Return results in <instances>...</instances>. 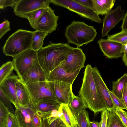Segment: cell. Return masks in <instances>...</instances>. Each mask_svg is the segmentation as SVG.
<instances>
[{"instance_id":"obj_1","label":"cell","mask_w":127,"mask_h":127,"mask_svg":"<svg viewBox=\"0 0 127 127\" xmlns=\"http://www.w3.org/2000/svg\"><path fill=\"white\" fill-rule=\"evenodd\" d=\"M92 68L90 64L86 66L82 86L78 93L79 95L84 100L88 108L95 115L107 109L96 86L92 74Z\"/></svg>"},{"instance_id":"obj_2","label":"cell","mask_w":127,"mask_h":127,"mask_svg":"<svg viewBox=\"0 0 127 127\" xmlns=\"http://www.w3.org/2000/svg\"><path fill=\"white\" fill-rule=\"evenodd\" d=\"M73 48L67 43H50L37 51L39 63L49 73L65 61L66 54Z\"/></svg>"},{"instance_id":"obj_3","label":"cell","mask_w":127,"mask_h":127,"mask_svg":"<svg viewBox=\"0 0 127 127\" xmlns=\"http://www.w3.org/2000/svg\"><path fill=\"white\" fill-rule=\"evenodd\" d=\"M97 34L96 29L84 22L73 21L66 28L64 35L67 43L77 47L93 41Z\"/></svg>"},{"instance_id":"obj_4","label":"cell","mask_w":127,"mask_h":127,"mask_svg":"<svg viewBox=\"0 0 127 127\" xmlns=\"http://www.w3.org/2000/svg\"><path fill=\"white\" fill-rule=\"evenodd\" d=\"M34 31L19 29L8 38L2 49L6 56L13 58L31 48Z\"/></svg>"},{"instance_id":"obj_5","label":"cell","mask_w":127,"mask_h":127,"mask_svg":"<svg viewBox=\"0 0 127 127\" xmlns=\"http://www.w3.org/2000/svg\"><path fill=\"white\" fill-rule=\"evenodd\" d=\"M50 3L66 8L81 17L100 23L101 19L92 9L85 7L74 0H50Z\"/></svg>"},{"instance_id":"obj_6","label":"cell","mask_w":127,"mask_h":127,"mask_svg":"<svg viewBox=\"0 0 127 127\" xmlns=\"http://www.w3.org/2000/svg\"><path fill=\"white\" fill-rule=\"evenodd\" d=\"M37 52L32 49H28L13 58L15 70L21 78L38 60Z\"/></svg>"},{"instance_id":"obj_7","label":"cell","mask_w":127,"mask_h":127,"mask_svg":"<svg viewBox=\"0 0 127 127\" xmlns=\"http://www.w3.org/2000/svg\"><path fill=\"white\" fill-rule=\"evenodd\" d=\"M59 19V16L55 14L54 10L49 6L45 9L35 23L33 28L36 31L51 33L56 30Z\"/></svg>"},{"instance_id":"obj_8","label":"cell","mask_w":127,"mask_h":127,"mask_svg":"<svg viewBox=\"0 0 127 127\" xmlns=\"http://www.w3.org/2000/svg\"><path fill=\"white\" fill-rule=\"evenodd\" d=\"M86 56L79 47H73L66 54L64 67L68 73H73L85 67Z\"/></svg>"},{"instance_id":"obj_9","label":"cell","mask_w":127,"mask_h":127,"mask_svg":"<svg viewBox=\"0 0 127 127\" xmlns=\"http://www.w3.org/2000/svg\"><path fill=\"white\" fill-rule=\"evenodd\" d=\"M27 86L33 105L46 99L57 100L47 81L35 82Z\"/></svg>"},{"instance_id":"obj_10","label":"cell","mask_w":127,"mask_h":127,"mask_svg":"<svg viewBox=\"0 0 127 127\" xmlns=\"http://www.w3.org/2000/svg\"><path fill=\"white\" fill-rule=\"evenodd\" d=\"M57 100L61 104L69 105L74 95L71 85L60 81L48 82Z\"/></svg>"},{"instance_id":"obj_11","label":"cell","mask_w":127,"mask_h":127,"mask_svg":"<svg viewBox=\"0 0 127 127\" xmlns=\"http://www.w3.org/2000/svg\"><path fill=\"white\" fill-rule=\"evenodd\" d=\"M50 0H16L13 8L15 14L20 17L22 15L49 6Z\"/></svg>"},{"instance_id":"obj_12","label":"cell","mask_w":127,"mask_h":127,"mask_svg":"<svg viewBox=\"0 0 127 127\" xmlns=\"http://www.w3.org/2000/svg\"><path fill=\"white\" fill-rule=\"evenodd\" d=\"M92 74L97 90L106 105L107 110L110 111L115 108L108 89L97 67L92 68Z\"/></svg>"},{"instance_id":"obj_13","label":"cell","mask_w":127,"mask_h":127,"mask_svg":"<svg viewBox=\"0 0 127 127\" xmlns=\"http://www.w3.org/2000/svg\"><path fill=\"white\" fill-rule=\"evenodd\" d=\"M49 73L42 68L38 60L35 62L31 68L20 78L27 85L35 82L47 81Z\"/></svg>"},{"instance_id":"obj_14","label":"cell","mask_w":127,"mask_h":127,"mask_svg":"<svg viewBox=\"0 0 127 127\" xmlns=\"http://www.w3.org/2000/svg\"><path fill=\"white\" fill-rule=\"evenodd\" d=\"M125 14V11L122 9L121 6H118L105 15L103 20L102 37L108 36V32L119 21L123 20Z\"/></svg>"},{"instance_id":"obj_15","label":"cell","mask_w":127,"mask_h":127,"mask_svg":"<svg viewBox=\"0 0 127 127\" xmlns=\"http://www.w3.org/2000/svg\"><path fill=\"white\" fill-rule=\"evenodd\" d=\"M15 113L20 126L24 127H34L33 123V119L36 111L34 106L22 105L16 104Z\"/></svg>"},{"instance_id":"obj_16","label":"cell","mask_w":127,"mask_h":127,"mask_svg":"<svg viewBox=\"0 0 127 127\" xmlns=\"http://www.w3.org/2000/svg\"><path fill=\"white\" fill-rule=\"evenodd\" d=\"M64 62L49 73L47 81H60L72 85L81 69L73 73H67L64 66Z\"/></svg>"},{"instance_id":"obj_17","label":"cell","mask_w":127,"mask_h":127,"mask_svg":"<svg viewBox=\"0 0 127 127\" xmlns=\"http://www.w3.org/2000/svg\"><path fill=\"white\" fill-rule=\"evenodd\" d=\"M97 43L104 55L108 58H116L122 57L121 50L123 45L121 44L103 38L100 39Z\"/></svg>"},{"instance_id":"obj_18","label":"cell","mask_w":127,"mask_h":127,"mask_svg":"<svg viewBox=\"0 0 127 127\" xmlns=\"http://www.w3.org/2000/svg\"><path fill=\"white\" fill-rule=\"evenodd\" d=\"M20 78L17 75H11L0 84V89L14 105L19 104L16 95V83Z\"/></svg>"},{"instance_id":"obj_19","label":"cell","mask_w":127,"mask_h":127,"mask_svg":"<svg viewBox=\"0 0 127 127\" xmlns=\"http://www.w3.org/2000/svg\"><path fill=\"white\" fill-rule=\"evenodd\" d=\"M17 96L19 104L34 106L27 86L20 78L16 83Z\"/></svg>"},{"instance_id":"obj_20","label":"cell","mask_w":127,"mask_h":127,"mask_svg":"<svg viewBox=\"0 0 127 127\" xmlns=\"http://www.w3.org/2000/svg\"><path fill=\"white\" fill-rule=\"evenodd\" d=\"M116 1V0H93L94 10L98 15H105L111 10Z\"/></svg>"},{"instance_id":"obj_21","label":"cell","mask_w":127,"mask_h":127,"mask_svg":"<svg viewBox=\"0 0 127 127\" xmlns=\"http://www.w3.org/2000/svg\"><path fill=\"white\" fill-rule=\"evenodd\" d=\"M61 104L57 100L48 98L39 101L34 106L36 111L46 112L58 110Z\"/></svg>"},{"instance_id":"obj_22","label":"cell","mask_w":127,"mask_h":127,"mask_svg":"<svg viewBox=\"0 0 127 127\" xmlns=\"http://www.w3.org/2000/svg\"><path fill=\"white\" fill-rule=\"evenodd\" d=\"M69 105L76 119L79 115L88 108L87 105L83 99L74 95Z\"/></svg>"},{"instance_id":"obj_23","label":"cell","mask_w":127,"mask_h":127,"mask_svg":"<svg viewBox=\"0 0 127 127\" xmlns=\"http://www.w3.org/2000/svg\"><path fill=\"white\" fill-rule=\"evenodd\" d=\"M60 107L64 117V120L63 122L66 127H77V120L70 108L68 104L62 103Z\"/></svg>"},{"instance_id":"obj_24","label":"cell","mask_w":127,"mask_h":127,"mask_svg":"<svg viewBox=\"0 0 127 127\" xmlns=\"http://www.w3.org/2000/svg\"><path fill=\"white\" fill-rule=\"evenodd\" d=\"M127 83V74L125 73L116 81L112 82V89L111 91L117 97L121 99Z\"/></svg>"},{"instance_id":"obj_25","label":"cell","mask_w":127,"mask_h":127,"mask_svg":"<svg viewBox=\"0 0 127 127\" xmlns=\"http://www.w3.org/2000/svg\"><path fill=\"white\" fill-rule=\"evenodd\" d=\"M48 34V33L44 32L37 31H34L31 49L37 52L42 48L44 44V39Z\"/></svg>"},{"instance_id":"obj_26","label":"cell","mask_w":127,"mask_h":127,"mask_svg":"<svg viewBox=\"0 0 127 127\" xmlns=\"http://www.w3.org/2000/svg\"><path fill=\"white\" fill-rule=\"evenodd\" d=\"M15 66L13 62L9 61L3 64L0 68V84L10 75Z\"/></svg>"},{"instance_id":"obj_27","label":"cell","mask_w":127,"mask_h":127,"mask_svg":"<svg viewBox=\"0 0 127 127\" xmlns=\"http://www.w3.org/2000/svg\"><path fill=\"white\" fill-rule=\"evenodd\" d=\"M44 9H38L23 14L20 17L27 19L29 21L31 26L33 28L35 23L42 14Z\"/></svg>"},{"instance_id":"obj_28","label":"cell","mask_w":127,"mask_h":127,"mask_svg":"<svg viewBox=\"0 0 127 127\" xmlns=\"http://www.w3.org/2000/svg\"><path fill=\"white\" fill-rule=\"evenodd\" d=\"M107 39L123 45L127 43V29L122 30L121 32L115 34L108 35Z\"/></svg>"},{"instance_id":"obj_29","label":"cell","mask_w":127,"mask_h":127,"mask_svg":"<svg viewBox=\"0 0 127 127\" xmlns=\"http://www.w3.org/2000/svg\"><path fill=\"white\" fill-rule=\"evenodd\" d=\"M109 112L108 127H125L118 115L113 110Z\"/></svg>"},{"instance_id":"obj_30","label":"cell","mask_w":127,"mask_h":127,"mask_svg":"<svg viewBox=\"0 0 127 127\" xmlns=\"http://www.w3.org/2000/svg\"><path fill=\"white\" fill-rule=\"evenodd\" d=\"M36 113L40 117L47 119L49 125L55 120L60 119L58 116V110L54 109L46 112L36 111Z\"/></svg>"},{"instance_id":"obj_31","label":"cell","mask_w":127,"mask_h":127,"mask_svg":"<svg viewBox=\"0 0 127 127\" xmlns=\"http://www.w3.org/2000/svg\"><path fill=\"white\" fill-rule=\"evenodd\" d=\"M10 112L0 101V127H6L9 114Z\"/></svg>"},{"instance_id":"obj_32","label":"cell","mask_w":127,"mask_h":127,"mask_svg":"<svg viewBox=\"0 0 127 127\" xmlns=\"http://www.w3.org/2000/svg\"><path fill=\"white\" fill-rule=\"evenodd\" d=\"M78 127H90V123L88 112L86 110L80 113L77 118Z\"/></svg>"},{"instance_id":"obj_33","label":"cell","mask_w":127,"mask_h":127,"mask_svg":"<svg viewBox=\"0 0 127 127\" xmlns=\"http://www.w3.org/2000/svg\"><path fill=\"white\" fill-rule=\"evenodd\" d=\"M0 101L3 104L10 112L15 113V111L11 104V102L0 89Z\"/></svg>"},{"instance_id":"obj_34","label":"cell","mask_w":127,"mask_h":127,"mask_svg":"<svg viewBox=\"0 0 127 127\" xmlns=\"http://www.w3.org/2000/svg\"><path fill=\"white\" fill-rule=\"evenodd\" d=\"M20 125L15 114L10 112L9 114L7 124V127H19Z\"/></svg>"},{"instance_id":"obj_35","label":"cell","mask_w":127,"mask_h":127,"mask_svg":"<svg viewBox=\"0 0 127 127\" xmlns=\"http://www.w3.org/2000/svg\"><path fill=\"white\" fill-rule=\"evenodd\" d=\"M113 103L115 107L127 110L121 99L117 97L111 91L109 90Z\"/></svg>"},{"instance_id":"obj_36","label":"cell","mask_w":127,"mask_h":127,"mask_svg":"<svg viewBox=\"0 0 127 127\" xmlns=\"http://www.w3.org/2000/svg\"><path fill=\"white\" fill-rule=\"evenodd\" d=\"M109 113V111L107 109L102 112L101 120L99 123V127H108V120Z\"/></svg>"},{"instance_id":"obj_37","label":"cell","mask_w":127,"mask_h":127,"mask_svg":"<svg viewBox=\"0 0 127 127\" xmlns=\"http://www.w3.org/2000/svg\"><path fill=\"white\" fill-rule=\"evenodd\" d=\"M10 23L8 20H6L0 24V38L10 31Z\"/></svg>"},{"instance_id":"obj_38","label":"cell","mask_w":127,"mask_h":127,"mask_svg":"<svg viewBox=\"0 0 127 127\" xmlns=\"http://www.w3.org/2000/svg\"><path fill=\"white\" fill-rule=\"evenodd\" d=\"M113 110L117 114L125 127H127V117L123 109L115 107Z\"/></svg>"},{"instance_id":"obj_39","label":"cell","mask_w":127,"mask_h":127,"mask_svg":"<svg viewBox=\"0 0 127 127\" xmlns=\"http://www.w3.org/2000/svg\"><path fill=\"white\" fill-rule=\"evenodd\" d=\"M16 2V0H0V8L3 9L8 6L13 8Z\"/></svg>"},{"instance_id":"obj_40","label":"cell","mask_w":127,"mask_h":127,"mask_svg":"<svg viewBox=\"0 0 127 127\" xmlns=\"http://www.w3.org/2000/svg\"><path fill=\"white\" fill-rule=\"evenodd\" d=\"M74 0L85 7L92 9L94 10L93 0Z\"/></svg>"},{"instance_id":"obj_41","label":"cell","mask_w":127,"mask_h":127,"mask_svg":"<svg viewBox=\"0 0 127 127\" xmlns=\"http://www.w3.org/2000/svg\"><path fill=\"white\" fill-rule=\"evenodd\" d=\"M33 123L34 127H40L41 124V117L35 113L33 116Z\"/></svg>"},{"instance_id":"obj_42","label":"cell","mask_w":127,"mask_h":127,"mask_svg":"<svg viewBox=\"0 0 127 127\" xmlns=\"http://www.w3.org/2000/svg\"><path fill=\"white\" fill-rule=\"evenodd\" d=\"M126 108L127 111V91L126 86L124 89L123 94V97L121 99Z\"/></svg>"},{"instance_id":"obj_43","label":"cell","mask_w":127,"mask_h":127,"mask_svg":"<svg viewBox=\"0 0 127 127\" xmlns=\"http://www.w3.org/2000/svg\"><path fill=\"white\" fill-rule=\"evenodd\" d=\"M122 23L121 26L122 30L127 29V11L125 13V16L122 20Z\"/></svg>"},{"instance_id":"obj_44","label":"cell","mask_w":127,"mask_h":127,"mask_svg":"<svg viewBox=\"0 0 127 127\" xmlns=\"http://www.w3.org/2000/svg\"><path fill=\"white\" fill-rule=\"evenodd\" d=\"M41 117V124L40 127H49V124L46 119Z\"/></svg>"},{"instance_id":"obj_45","label":"cell","mask_w":127,"mask_h":127,"mask_svg":"<svg viewBox=\"0 0 127 127\" xmlns=\"http://www.w3.org/2000/svg\"><path fill=\"white\" fill-rule=\"evenodd\" d=\"M60 119H57L53 121L49 125V127H59Z\"/></svg>"},{"instance_id":"obj_46","label":"cell","mask_w":127,"mask_h":127,"mask_svg":"<svg viewBox=\"0 0 127 127\" xmlns=\"http://www.w3.org/2000/svg\"><path fill=\"white\" fill-rule=\"evenodd\" d=\"M90 127H99V123L97 121L90 122Z\"/></svg>"},{"instance_id":"obj_47","label":"cell","mask_w":127,"mask_h":127,"mask_svg":"<svg viewBox=\"0 0 127 127\" xmlns=\"http://www.w3.org/2000/svg\"><path fill=\"white\" fill-rule=\"evenodd\" d=\"M122 58L123 62L127 67V52L124 54Z\"/></svg>"},{"instance_id":"obj_48","label":"cell","mask_w":127,"mask_h":127,"mask_svg":"<svg viewBox=\"0 0 127 127\" xmlns=\"http://www.w3.org/2000/svg\"><path fill=\"white\" fill-rule=\"evenodd\" d=\"M127 52V43L123 45L121 50V53H122L124 54Z\"/></svg>"},{"instance_id":"obj_49","label":"cell","mask_w":127,"mask_h":127,"mask_svg":"<svg viewBox=\"0 0 127 127\" xmlns=\"http://www.w3.org/2000/svg\"><path fill=\"white\" fill-rule=\"evenodd\" d=\"M59 127H66L63 121L60 119L59 120Z\"/></svg>"},{"instance_id":"obj_50","label":"cell","mask_w":127,"mask_h":127,"mask_svg":"<svg viewBox=\"0 0 127 127\" xmlns=\"http://www.w3.org/2000/svg\"><path fill=\"white\" fill-rule=\"evenodd\" d=\"M125 114L126 116L127 117V111H125Z\"/></svg>"},{"instance_id":"obj_51","label":"cell","mask_w":127,"mask_h":127,"mask_svg":"<svg viewBox=\"0 0 127 127\" xmlns=\"http://www.w3.org/2000/svg\"><path fill=\"white\" fill-rule=\"evenodd\" d=\"M126 87L127 90V84L126 85Z\"/></svg>"},{"instance_id":"obj_52","label":"cell","mask_w":127,"mask_h":127,"mask_svg":"<svg viewBox=\"0 0 127 127\" xmlns=\"http://www.w3.org/2000/svg\"><path fill=\"white\" fill-rule=\"evenodd\" d=\"M19 127H24L23 126H20Z\"/></svg>"},{"instance_id":"obj_53","label":"cell","mask_w":127,"mask_h":127,"mask_svg":"<svg viewBox=\"0 0 127 127\" xmlns=\"http://www.w3.org/2000/svg\"><path fill=\"white\" fill-rule=\"evenodd\" d=\"M77 127H78V126H77Z\"/></svg>"},{"instance_id":"obj_54","label":"cell","mask_w":127,"mask_h":127,"mask_svg":"<svg viewBox=\"0 0 127 127\" xmlns=\"http://www.w3.org/2000/svg\"></svg>"}]
</instances>
